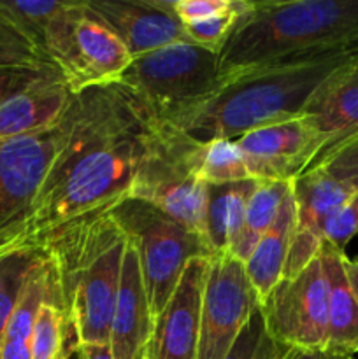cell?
<instances>
[{"mask_svg":"<svg viewBox=\"0 0 358 359\" xmlns=\"http://www.w3.org/2000/svg\"><path fill=\"white\" fill-rule=\"evenodd\" d=\"M63 119L62 147L11 255L41 251L69 224L123 202L160 123L119 83L74 93Z\"/></svg>","mask_w":358,"mask_h":359,"instance_id":"6da1fadb","label":"cell"},{"mask_svg":"<svg viewBox=\"0 0 358 359\" xmlns=\"http://www.w3.org/2000/svg\"><path fill=\"white\" fill-rule=\"evenodd\" d=\"M354 55L357 49L316 53L232 74L209 97L161 123L202 142L239 139L298 118L319 84Z\"/></svg>","mask_w":358,"mask_h":359,"instance_id":"7a4b0ae2","label":"cell"},{"mask_svg":"<svg viewBox=\"0 0 358 359\" xmlns=\"http://www.w3.org/2000/svg\"><path fill=\"white\" fill-rule=\"evenodd\" d=\"M128 237L111 210L91 214L53 235L41 252L79 344H109Z\"/></svg>","mask_w":358,"mask_h":359,"instance_id":"3957f363","label":"cell"},{"mask_svg":"<svg viewBox=\"0 0 358 359\" xmlns=\"http://www.w3.org/2000/svg\"><path fill=\"white\" fill-rule=\"evenodd\" d=\"M339 49L358 51V0H249L220 53L221 76Z\"/></svg>","mask_w":358,"mask_h":359,"instance_id":"277c9868","label":"cell"},{"mask_svg":"<svg viewBox=\"0 0 358 359\" xmlns=\"http://www.w3.org/2000/svg\"><path fill=\"white\" fill-rule=\"evenodd\" d=\"M111 214L135 245L154 323L174 294L190 259L214 255L202 235L142 200L125 198L112 207Z\"/></svg>","mask_w":358,"mask_h":359,"instance_id":"5b68a950","label":"cell"},{"mask_svg":"<svg viewBox=\"0 0 358 359\" xmlns=\"http://www.w3.org/2000/svg\"><path fill=\"white\" fill-rule=\"evenodd\" d=\"M44 53L72 93L118 83L133 60L86 0H67L49 23Z\"/></svg>","mask_w":358,"mask_h":359,"instance_id":"8992f818","label":"cell"},{"mask_svg":"<svg viewBox=\"0 0 358 359\" xmlns=\"http://www.w3.org/2000/svg\"><path fill=\"white\" fill-rule=\"evenodd\" d=\"M160 121L199 104L223 84L220 55L190 42L133 58L118 81Z\"/></svg>","mask_w":358,"mask_h":359,"instance_id":"52a82bcc","label":"cell"},{"mask_svg":"<svg viewBox=\"0 0 358 359\" xmlns=\"http://www.w3.org/2000/svg\"><path fill=\"white\" fill-rule=\"evenodd\" d=\"M192 137L158 123L126 198L142 200L206 238V184L188 161Z\"/></svg>","mask_w":358,"mask_h":359,"instance_id":"ba28073f","label":"cell"},{"mask_svg":"<svg viewBox=\"0 0 358 359\" xmlns=\"http://www.w3.org/2000/svg\"><path fill=\"white\" fill-rule=\"evenodd\" d=\"M65 137V119L25 135L0 139V258L11 255L37 205Z\"/></svg>","mask_w":358,"mask_h":359,"instance_id":"9c48e42d","label":"cell"},{"mask_svg":"<svg viewBox=\"0 0 358 359\" xmlns=\"http://www.w3.org/2000/svg\"><path fill=\"white\" fill-rule=\"evenodd\" d=\"M260 311L274 342L290 349H326L329 280L321 256L291 279H281Z\"/></svg>","mask_w":358,"mask_h":359,"instance_id":"30bf717a","label":"cell"},{"mask_svg":"<svg viewBox=\"0 0 358 359\" xmlns=\"http://www.w3.org/2000/svg\"><path fill=\"white\" fill-rule=\"evenodd\" d=\"M258 307L244 263L228 252L214 255L204 284L197 359L227 358Z\"/></svg>","mask_w":358,"mask_h":359,"instance_id":"8fae6325","label":"cell"},{"mask_svg":"<svg viewBox=\"0 0 358 359\" xmlns=\"http://www.w3.org/2000/svg\"><path fill=\"white\" fill-rule=\"evenodd\" d=\"M246 168L256 181L291 182L304 174L325 149V139L307 118L288 119L253 130L235 139Z\"/></svg>","mask_w":358,"mask_h":359,"instance_id":"7c38bea8","label":"cell"},{"mask_svg":"<svg viewBox=\"0 0 358 359\" xmlns=\"http://www.w3.org/2000/svg\"><path fill=\"white\" fill-rule=\"evenodd\" d=\"M295 200V224L283 279L300 273L319 255L326 223L357 191L336 181L318 167H311L291 181Z\"/></svg>","mask_w":358,"mask_h":359,"instance_id":"4fadbf2b","label":"cell"},{"mask_svg":"<svg viewBox=\"0 0 358 359\" xmlns=\"http://www.w3.org/2000/svg\"><path fill=\"white\" fill-rule=\"evenodd\" d=\"M88 7L114 32L132 58L192 41L171 0H86Z\"/></svg>","mask_w":358,"mask_h":359,"instance_id":"5bb4252c","label":"cell"},{"mask_svg":"<svg viewBox=\"0 0 358 359\" xmlns=\"http://www.w3.org/2000/svg\"><path fill=\"white\" fill-rule=\"evenodd\" d=\"M211 258H193L186 265L174 294L153 323L151 359L199 358L200 309Z\"/></svg>","mask_w":358,"mask_h":359,"instance_id":"9a60e30c","label":"cell"},{"mask_svg":"<svg viewBox=\"0 0 358 359\" xmlns=\"http://www.w3.org/2000/svg\"><path fill=\"white\" fill-rule=\"evenodd\" d=\"M153 319L140 276L139 255L128 238L123 256V273L112 318L109 347L112 359H151Z\"/></svg>","mask_w":358,"mask_h":359,"instance_id":"2e32d148","label":"cell"},{"mask_svg":"<svg viewBox=\"0 0 358 359\" xmlns=\"http://www.w3.org/2000/svg\"><path fill=\"white\" fill-rule=\"evenodd\" d=\"M302 116L307 118L325 139L326 144L321 154L357 135L358 55L343 63L319 84L302 109Z\"/></svg>","mask_w":358,"mask_h":359,"instance_id":"e0dca14e","label":"cell"},{"mask_svg":"<svg viewBox=\"0 0 358 359\" xmlns=\"http://www.w3.org/2000/svg\"><path fill=\"white\" fill-rule=\"evenodd\" d=\"M72 91L62 77L42 81L0 105V139L25 135L56 125L65 114Z\"/></svg>","mask_w":358,"mask_h":359,"instance_id":"ac0fdd59","label":"cell"},{"mask_svg":"<svg viewBox=\"0 0 358 359\" xmlns=\"http://www.w3.org/2000/svg\"><path fill=\"white\" fill-rule=\"evenodd\" d=\"M319 256L329 280L326 351L344 356H354L358 354V302L344 273L346 252L323 241Z\"/></svg>","mask_w":358,"mask_h":359,"instance_id":"d6986e66","label":"cell"},{"mask_svg":"<svg viewBox=\"0 0 358 359\" xmlns=\"http://www.w3.org/2000/svg\"><path fill=\"white\" fill-rule=\"evenodd\" d=\"M293 224L295 200L290 189L274 224L260 238L253 255L244 263L246 273L258 294L260 304L283 279L284 265H286L288 252H290L291 235H293Z\"/></svg>","mask_w":358,"mask_h":359,"instance_id":"ffe728a7","label":"cell"},{"mask_svg":"<svg viewBox=\"0 0 358 359\" xmlns=\"http://www.w3.org/2000/svg\"><path fill=\"white\" fill-rule=\"evenodd\" d=\"M256 182L248 179L230 184H206V241L213 255L230 252L235 245Z\"/></svg>","mask_w":358,"mask_h":359,"instance_id":"44dd1931","label":"cell"},{"mask_svg":"<svg viewBox=\"0 0 358 359\" xmlns=\"http://www.w3.org/2000/svg\"><path fill=\"white\" fill-rule=\"evenodd\" d=\"M291 182L284 181H258L251 196H249L248 207L244 214V224H242L241 235L228 255L235 256L246 263L249 256L255 251L260 238L269 231L279 214L284 198L290 193Z\"/></svg>","mask_w":358,"mask_h":359,"instance_id":"7402d4cb","label":"cell"},{"mask_svg":"<svg viewBox=\"0 0 358 359\" xmlns=\"http://www.w3.org/2000/svg\"><path fill=\"white\" fill-rule=\"evenodd\" d=\"M188 161L204 184H230L251 179L235 139H211L202 142L192 137Z\"/></svg>","mask_w":358,"mask_h":359,"instance_id":"603a6c76","label":"cell"},{"mask_svg":"<svg viewBox=\"0 0 358 359\" xmlns=\"http://www.w3.org/2000/svg\"><path fill=\"white\" fill-rule=\"evenodd\" d=\"M65 4L67 0H0V32L21 39L46 58V32Z\"/></svg>","mask_w":358,"mask_h":359,"instance_id":"cb8c5ba5","label":"cell"},{"mask_svg":"<svg viewBox=\"0 0 358 359\" xmlns=\"http://www.w3.org/2000/svg\"><path fill=\"white\" fill-rule=\"evenodd\" d=\"M76 349V333L60 300H46L39 309L32 330V359H70Z\"/></svg>","mask_w":358,"mask_h":359,"instance_id":"d4e9b609","label":"cell"},{"mask_svg":"<svg viewBox=\"0 0 358 359\" xmlns=\"http://www.w3.org/2000/svg\"><path fill=\"white\" fill-rule=\"evenodd\" d=\"M249 9V0H228V6L204 20L183 25L192 44L220 55L235 27Z\"/></svg>","mask_w":358,"mask_h":359,"instance_id":"484cf974","label":"cell"},{"mask_svg":"<svg viewBox=\"0 0 358 359\" xmlns=\"http://www.w3.org/2000/svg\"><path fill=\"white\" fill-rule=\"evenodd\" d=\"M41 256V251H21L0 258V344L25 283Z\"/></svg>","mask_w":358,"mask_h":359,"instance_id":"4316f807","label":"cell"},{"mask_svg":"<svg viewBox=\"0 0 358 359\" xmlns=\"http://www.w3.org/2000/svg\"><path fill=\"white\" fill-rule=\"evenodd\" d=\"M286 349L290 347L281 346L270 339L265 330L262 311L258 307L225 359H274Z\"/></svg>","mask_w":358,"mask_h":359,"instance_id":"83f0119b","label":"cell"},{"mask_svg":"<svg viewBox=\"0 0 358 359\" xmlns=\"http://www.w3.org/2000/svg\"><path fill=\"white\" fill-rule=\"evenodd\" d=\"M311 167L321 168L330 177L358 193V133L323 153Z\"/></svg>","mask_w":358,"mask_h":359,"instance_id":"f1b7e54d","label":"cell"},{"mask_svg":"<svg viewBox=\"0 0 358 359\" xmlns=\"http://www.w3.org/2000/svg\"><path fill=\"white\" fill-rule=\"evenodd\" d=\"M55 69L32 46L7 32H0V69ZM56 70V69H55Z\"/></svg>","mask_w":358,"mask_h":359,"instance_id":"f546056e","label":"cell"},{"mask_svg":"<svg viewBox=\"0 0 358 359\" xmlns=\"http://www.w3.org/2000/svg\"><path fill=\"white\" fill-rule=\"evenodd\" d=\"M53 77L62 76L55 69H25V67L0 69V105L13 98L14 95L28 90L42 81L53 79Z\"/></svg>","mask_w":358,"mask_h":359,"instance_id":"4dcf8cb0","label":"cell"},{"mask_svg":"<svg viewBox=\"0 0 358 359\" xmlns=\"http://www.w3.org/2000/svg\"><path fill=\"white\" fill-rule=\"evenodd\" d=\"M358 233V193L351 196L350 202L343 207L337 214H333L332 219L326 223L325 241L344 251L347 242Z\"/></svg>","mask_w":358,"mask_h":359,"instance_id":"1f68e13d","label":"cell"},{"mask_svg":"<svg viewBox=\"0 0 358 359\" xmlns=\"http://www.w3.org/2000/svg\"><path fill=\"white\" fill-rule=\"evenodd\" d=\"M228 6V0H171V7L183 25L204 20Z\"/></svg>","mask_w":358,"mask_h":359,"instance_id":"d6a6232c","label":"cell"},{"mask_svg":"<svg viewBox=\"0 0 358 359\" xmlns=\"http://www.w3.org/2000/svg\"><path fill=\"white\" fill-rule=\"evenodd\" d=\"M0 356H2V359H32L30 342H27V340L2 339Z\"/></svg>","mask_w":358,"mask_h":359,"instance_id":"836d02e7","label":"cell"},{"mask_svg":"<svg viewBox=\"0 0 358 359\" xmlns=\"http://www.w3.org/2000/svg\"><path fill=\"white\" fill-rule=\"evenodd\" d=\"M281 359H357V358L330 353V351L326 349H288Z\"/></svg>","mask_w":358,"mask_h":359,"instance_id":"e575fe53","label":"cell"},{"mask_svg":"<svg viewBox=\"0 0 358 359\" xmlns=\"http://www.w3.org/2000/svg\"><path fill=\"white\" fill-rule=\"evenodd\" d=\"M76 354L79 359H112L109 344H79Z\"/></svg>","mask_w":358,"mask_h":359,"instance_id":"d590c367","label":"cell"},{"mask_svg":"<svg viewBox=\"0 0 358 359\" xmlns=\"http://www.w3.org/2000/svg\"><path fill=\"white\" fill-rule=\"evenodd\" d=\"M344 273H346L347 284L358 302V259H350L347 256H344Z\"/></svg>","mask_w":358,"mask_h":359,"instance_id":"8d00e7d4","label":"cell"},{"mask_svg":"<svg viewBox=\"0 0 358 359\" xmlns=\"http://www.w3.org/2000/svg\"><path fill=\"white\" fill-rule=\"evenodd\" d=\"M286 351H288V349H286ZM286 351H283V353H281V354H279V356H277V358H274V359H281V358H283V356H284V353H286Z\"/></svg>","mask_w":358,"mask_h":359,"instance_id":"74e56055","label":"cell"},{"mask_svg":"<svg viewBox=\"0 0 358 359\" xmlns=\"http://www.w3.org/2000/svg\"><path fill=\"white\" fill-rule=\"evenodd\" d=\"M70 359H79V358H77V354H76V353H74V354H72V356H70Z\"/></svg>","mask_w":358,"mask_h":359,"instance_id":"f35d334b","label":"cell"},{"mask_svg":"<svg viewBox=\"0 0 358 359\" xmlns=\"http://www.w3.org/2000/svg\"><path fill=\"white\" fill-rule=\"evenodd\" d=\"M0 359H2V356H0Z\"/></svg>","mask_w":358,"mask_h":359,"instance_id":"ab89813d","label":"cell"}]
</instances>
